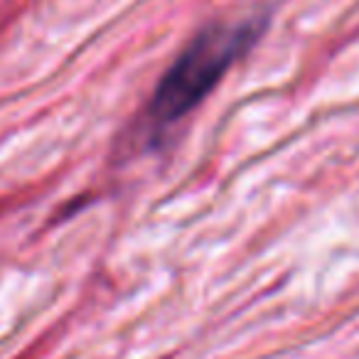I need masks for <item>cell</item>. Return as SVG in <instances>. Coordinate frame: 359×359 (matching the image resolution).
Returning <instances> with one entry per match:
<instances>
[{"mask_svg": "<svg viewBox=\"0 0 359 359\" xmlns=\"http://www.w3.org/2000/svg\"><path fill=\"white\" fill-rule=\"evenodd\" d=\"M266 30L264 15L207 22L175 57L155 86L140 118L150 148L168 138L224 79L226 72L256 45Z\"/></svg>", "mask_w": 359, "mask_h": 359, "instance_id": "1", "label": "cell"}]
</instances>
